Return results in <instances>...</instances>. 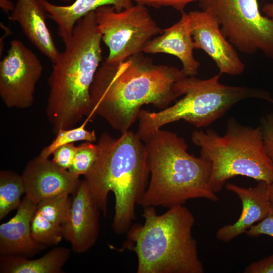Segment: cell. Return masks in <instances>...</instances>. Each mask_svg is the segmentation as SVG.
Wrapping results in <instances>:
<instances>
[{
    "label": "cell",
    "mask_w": 273,
    "mask_h": 273,
    "mask_svg": "<svg viewBox=\"0 0 273 273\" xmlns=\"http://www.w3.org/2000/svg\"><path fill=\"white\" fill-rule=\"evenodd\" d=\"M187 76L175 67L154 64L142 53L117 64L104 61L90 89V119L99 115L123 133L138 119L142 106L168 107L179 97L175 82Z\"/></svg>",
    "instance_id": "6da1fadb"
},
{
    "label": "cell",
    "mask_w": 273,
    "mask_h": 273,
    "mask_svg": "<svg viewBox=\"0 0 273 273\" xmlns=\"http://www.w3.org/2000/svg\"><path fill=\"white\" fill-rule=\"evenodd\" d=\"M128 130L118 138L103 133L98 142L99 157L84 175L90 195L104 216L108 197H115L112 229L117 234L127 232L136 219L139 205L148 185L150 171L145 143Z\"/></svg>",
    "instance_id": "7a4b0ae2"
},
{
    "label": "cell",
    "mask_w": 273,
    "mask_h": 273,
    "mask_svg": "<svg viewBox=\"0 0 273 273\" xmlns=\"http://www.w3.org/2000/svg\"><path fill=\"white\" fill-rule=\"evenodd\" d=\"M102 34L95 11L79 19L72 35L48 78L49 93L46 114L56 134L60 129L72 128L83 116L89 120L90 89L102 61Z\"/></svg>",
    "instance_id": "3957f363"
},
{
    "label": "cell",
    "mask_w": 273,
    "mask_h": 273,
    "mask_svg": "<svg viewBox=\"0 0 273 273\" xmlns=\"http://www.w3.org/2000/svg\"><path fill=\"white\" fill-rule=\"evenodd\" d=\"M142 141L147 150L150 179L139 205L169 208L198 198L217 202L209 184L210 163L190 154L183 138L160 128Z\"/></svg>",
    "instance_id": "277c9868"
},
{
    "label": "cell",
    "mask_w": 273,
    "mask_h": 273,
    "mask_svg": "<svg viewBox=\"0 0 273 273\" xmlns=\"http://www.w3.org/2000/svg\"><path fill=\"white\" fill-rule=\"evenodd\" d=\"M168 209L159 215L155 207L144 208V224L131 226L122 249L136 255L137 273H203L193 214L184 205Z\"/></svg>",
    "instance_id": "5b68a950"
},
{
    "label": "cell",
    "mask_w": 273,
    "mask_h": 273,
    "mask_svg": "<svg viewBox=\"0 0 273 273\" xmlns=\"http://www.w3.org/2000/svg\"><path fill=\"white\" fill-rule=\"evenodd\" d=\"M219 74L207 79L185 77L177 81L174 88L184 97L172 106L154 112L141 109L138 120L137 134L142 140L163 126L180 120L196 127H205L222 117L238 102L249 98H257L273 104L267 92L245 86H230L219 81Z\"/></svg>",
    "instance_id": "8992f818"
},
{
    "label": "cell",
    "mask_w": 273,
    "mask_h": 273,
    "mask_svg": "<svg viewBox=\"0 0 273 273\" xmlns=\"http://www.w3.org/2000/svg\"><path fill=\"white\" fill-rule=\"evenodd\" d=\"M191 140L200 148V156L211 164L209 184L216 194L237 175L268 184L273 181V162L265 150L259 126H246L231 118L224 135L212 129L195 130Z\"/></svg>",
    "instance_id": "52a82bcc"
},
{
    "label": "cell",
    "mask_w": 273,
    "mask_h": 273,
    "mask_svg": "<svg viewBox=\"0 0 273 273\" xmlns=\"http://www.w3.org/2000/svg\"><path fill=\"white\" fill-rule=\"evenodd\" d=\"M199 6L219 24L221 33L240 52L260 51L273 59V18L263 16L257 0H202Z\"/></svg>",
    "instance_id": "ba28073f"
},
{
    "label": "cell",
    "mask_w": 273,
    "mask_h": 273,
    "mask_svg": "<svg viewBox=\"0 0 273 273\" xmlns=\"http://www.w3.org/2000/svg\"><path fill=\"white\" fill-rule=\"evenodd\" d=\"M95 11L102 41L109 49L105 61L108 64H119L143 53L147 42L163 31L147 7L141 4L135 3L120 11L104 6Z\"/></svg>",
    "instance_id": "9c48e42d"
},
{
    "label": "cell",
    "mask_w": 273,
    "mask_h": 273,
    "mask_svg": "<svg viewBox=\"0 0 273 273\" xmlns=\"http://www.w3.org/2000/svg\"><path fill=\"white\" fill-rule=\"evenodd\" d=\"M43 67L37 56L20 40L11 41L0 62V97L9 108L25 109L34 102Z\"/></svg>",
    "instance_id": "30bf717a"
},
{
    "label": "cell",
    "mask_w": 273,
    "mask_h": 273,
    "mask_svg": "<svg viewBox=\"0 0 273 273\" xmlns=\"http://www.w3.org/2000/svg\"><path fill=\"white\" fill-rule=\"evenodd\" d=\"M194 49L204 51L215 63L219 74L237 76L245 70L235 49L223 36L217 22L204 11L188 13Z\"/></svg>",
    "instance_id": "8fae6325"
},
{
    "label": "cell",
    "mask_w": 273,
    "mask_h": 273,
    "mask_svg": "<svg viewBox=\"0 0 273 273\" xmlns=\"http://www.w3.org/2000/svg\"><path fill=\"white\" fill-rule=\"evenodd\" d=\"M100 211L84 179L73 195L68 216L62 225L63 238L74 252L85 253L96 243L100 228Z\"/></svg>",
    "instance_id": "7c38bea8"
},
{
    "label": "cell",
    "mask_w": 273,
    "mask_h": 273,
    "mask_svg": "<svg viewBox=\"0 0 273 273\" xmlns=\"http://www.w3.org/2000/svg\"><path fill=\"white\" fill-rule=\"evenodd\" d=\"M25 195L37 204L47 198L61 194L74 195L81 181L54 163L40 155L30 160L21 175Z\"/></svg>",
    "instance_id": "4fadbf2b"
},
{
    "label": "cell",
    "mask_w": 273,
    "mask_h": 273,
    "mask_svg": "<svg viewBox=\"0 0 273 273\" xmlns=\"http://www.w3.org/2000/svg\"><path fill=\"white\" fill-rule=\"evenodd\" d=\"M37 204L27 196L21 200L15 216L0 225V256L32 257L47 247L32 238L31 223Z\"/></svg>",
    "instance_id": "5bb4252c"
},
{
    "label": "cell",
    "mask_w": 273,
    "mask_h": 273,
    "mask_svg": "<svg viewBox=\"0 0 273 273\" xmlns=\"http://www.w3.org/2000/svg\"><path fill=\"white\" fill-rule=\"evenodd\" d=\"M181 13L180 19L150 40L144 48L143 52L173 55L181 61V70L187 76H195L200 63L194 56L191 20L188 13L184 11Z\"/></svg>",
    "instance_id": "9a60e30c"
},
{
    "label": "cell",
    "mask_w": 273,
    "mask_h": 273,
    "mask_svg": "<svg viewBox=\"0 0 273 273\" xmlns=\"http://www.w3.org/2000/svg\"><path fill=\"white\" fill-rule=\"evenodd\" d=\"M268 184L259 181L257 185L248 188L228 183L226 189L238 195L242 204V210L238 220L233 224L220 228L216 233L217 240L228 243L244 234L256 222L264 219L270 209Z\"/></svg>",
    "instance_id": "2e32d148"
},
{
    "label": "cell",
    "mask_w": 273,
    "mask_h": 273,
    "mask_svg": "<svg viewBox=\"0 0 273 273\" xmlns=\"http://www.w3.org/2000/svg\"><path fill=\"white\" fill-rule=\"evenodd\" d=\"M46 13L39 0H17L9 19L17 22L29 41L54 64L61 52L46 24Z\"/></svg>",
    "instance_id": "e0dca14e"
},
{
    "label": "cell",
    "mask_w": 273,
    "mask_h": 273,
    "mask_svg": "<svg viewBox=\"0 0 273 273\" xmlns=\"http://www.w3.org/2000/svg\"><path fill=\"white\" fill-rule=\"evenodd\" d=\"M68 3L72 0H59ZM49 18L58 26L59 36L64 42L72 35L77 21L88 13L104 6H113L120 11L133 5V0H75L67 6H59L48 0H39Z\"/></svg>",
    "instance_id": "ac0fdd59"
},
{
    "label": "cell",
    "mask_w": 273,
    "mask_h": 273,
    "mask_svg": "<svg viewBox=\"0 0 273 273\" xmlns=\"http://www.w3.org/2000/svg\"><path fill=\"white\" fill-rule=\"evenodd\" d=\"M70 254L69 249L56 247L34 259L21 255L0 256V272L61 273Z\"/></svg>",
    "instance_id": "d6986e66"
},
{
    "label": "cell",
    "mask_w": 273,
    "mask_h": 273,
    "mask_svg": "<svg viewBox=\"0 0 273 273\" xmlns=\"http://www.w3.org/2000/svg\"><path fill=\"white\" fill-rule=\"evenodd\" d=\"M23 193H25V187L22 176L12 170H1L0 220L13 210L17 209Z\"/></svg>",
    "instance_id": "ffe728a7"
},
{
    "label": "cell",
    "mask_w": 273,
    "mask_h": 273,
    "mask_svg": "<svg viewBox=\"0 0 273 273\" xmlns=\"http://www.w3.org/2000/svg\"><path fill=\"white\" fill-rule=\"evenodd\" d=\"M72 200L67 193L54 196L38 203L36 211L49 222L62 226L68 216Z\"/></svg>",
    "instance_id": "44dd1931"
},
{
    "label": "cell",
    "mask_w": 273,
    "mask_h": 273,
    "mask_svg": "<svg viewBox=\"0 0 273 273\" xmlns=\"http://www.w3.org/2000/svg\"><path fill=\"white\" fill-rule=\"evenodd\" d=\"M87 122L85 120L81 125L77 127L59 129L52 143L43 148L39 155L45 158H49L57 148L62 146L81 141L92 143L96 141L97 136L95 131L94 130L89 131L84 128Z\"/></svg>",
    "instance_id": "7402d4cb"
},
{
    "label": "cell",
    "mask_w": 273,
    "mask_h": 273,
    "mask_svg": "<svg viewBox=\"0 0 273 273\" xmlns=\"http://www.w3.org/2000/svg\"><path fill=\"white\" fill-rule=\"evenodd\" d=\"M31 232L36 242L47 247L58 245L63 238L62 226L49 222L36 209L31 221Z\"/></svg>",
    "instance_id": "603a6c76"
},
{
    "label": "cell",
    "mask_w": 273,
    "mask_h": 273,
    "mask_svg": "<svg viewBox=\"0 0 273 273\" xmlns=\"http://www.w3.org/2000/svg\"><path fill=\"white\" fill-rule=\"evenodd\" d=\"M99 148L97 144L85 142L77 146V150L73 163L68 171L73 176L79 177L85 175L97 160Z\"/></svg>",
    "instance_id": "cb8c5ba5"
},
{
    "label": "cell",
    "mask_w": 273,
    "mask_h": 273,
    "mask_svg": "<svg viewBox=\"0 0 273 273\" xmlns=\"http://www.w3.org/2000/svg\"><path fill=\"white\" fill-rule=\"evenodd\" d=\"M76 150L77 147L74 143L62 146L53 152L52 161L61 168L68 170L73 163Z\"/></svg>",
    "instance_id": "d4e9b609"
},
{
    "label": "cell",
    "mask_w": 273,
    "mask_h": 273,
    "mask_svg": "<svg viewBox=\"0 0 273 273\" xmlns=\"http://www.w3.org/2000/svg\"><path fill=\"white\" fill-rule=\"evenodd\" d=\"M259 126L261 131L265 150L273 162V112L261 118Z\"/></svg>",
    "instance_id": "484cf974"
},
{
    "label": "cell",
    "mask_w": 273,
    "mask_h": 273,
    "mask_svg": "<svg viewBox=\"0 0 273 273\" xmlns=\"http://www.w3.org/2000/svg\"><path fill=\"white\" fill-rule=\"evenodd\" d=\"M245 234L252 237H257L261 235L273 237V204L267 216L258 223L253 225Z\"/></svg>",
    "instance_id": "4316f807"
},
{
    "label": "cell",
    "mask_w": 273,
    "mask_h": 273,
    "mask_svg": "<svg viewBox=\"0 0 273 273\" xmlns=\"http://www.w3.org/2000/svg\"><path fill=\"white\" fill-rule=\"evenodd\" d=\"M202 0H133L136 4L145 6L159 8L162 7H171L181 12L184 11L186 6L192 2Z\"/></svg>",
    "instance_id": "83f0119b"
},
{
    "label": "cell",
    "mask_w": 273,
    "mask_h": 273,
    "mask_svg": "<svg viewBox=\"0 0 273 273\" xmlns=\"http://www.w3.org/2000/svg\"><path fill=\"white\" fill-rule=\"evenodd\" d=\"M244 273H273V254L253 262L245 268Z\"/></svg>",
    "instance_id": "f1b7e54d"
},
{
    "label": "cell",
    "mask_w": 273,
    "mask_h": 273,
    "mask_svg": "<svg viewBox=\"0 0 273 273\" xmlns=\"http://www.w3.org/2000/svg\"><path fill=\"white\" fill-rule=\"evenodd\" d=\"M14 6L15 5L10 0H0V7L6 14L11 12Z\"/></svg>",
    "instance_id": "f546056e"
},
{
    "label": "cell",
    "mask_w": 273,
    "mask_h": 273,
    "mask_svg": "<svg viewBox=\"0 0 273 273\" xmlns=\"http://www.w3.org/2000/svg\"><path fill=\"white\" fill-rule=\"evenodd\" d=\"M262 11L266 16L273 18V3L265 4L263 6Z\"/></svg>",
    "instance_id": "4dcf8cb0"
},
{
    "label": "cell",
    "mask_w": 273,
    "mask_h": 273,
    "mask_svg": "<svg viewBox=\"0 0 273 273\" xmlns=\"http://www.w3.org/2000/svg\"><path fill=\"white\" fill-rule=\"evenodd\" d=\"M268 192L269 201L273 204V181L268 185Z\"/></svg>",
    "instance_id": "1f68e13d"
}]
</instances>
